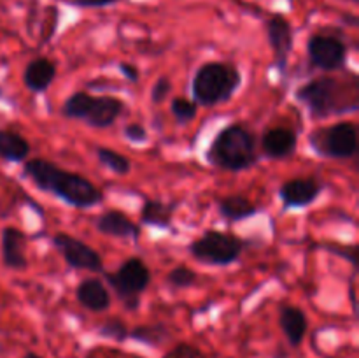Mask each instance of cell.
I'll list each match as a JSON object with an SVG mask.
<instances>
[{
  "instance_id": "cell-35",
  "label": "cell",
  "mask_w": 359,
  "mask_h": 358,
  "mask_svg": "<svg viewBox=\"0 0 359 358\" xmlns=\"http://www.w3.org/2000/svg\"><path fill=\"white\" fill-rule=\"evenodd\" d=\"M2 95H4V90H2V86H0V98H2Z\"/></svg>"
},
{
  "instance_id": "cell-10",
  "label": "cell",
  "mask_w": 359,
  "mask_h": 358,
  "mask_svg": "<svg viewBox=\"0 0 359 358\" xmlns=\"http://www.w3.org/2000/svg\"><path fill=\"white\" fill-rule=\"evenodd\" d=\"M51 244L62 255L70 269L88 270L93 274L104 272V260H102L100 253L81 239L74 237L67 232H56L51 237Z\"/></svg>"
},
{
  "instance_id": "cell-36",
  "label": "cell",
  "mask_w": 359,
  "mask_h": 358,
  "mask_svg": "<svg viewBox=\"0 0 359 358\" xmlns=\"http://www.w3.org/2000/svg\"><path fill=\"white\" fill-rule=\"evenodd\" d=\"M351 2H353V4H358V2H359V0H351Z\"/></svg>"
},
{
  "instance_id": "cell-26",
  "label": "cell",
  "mask_w": 359,
  "mask_h": 358,
  "mask_svg": "<svg viewBox=\"0 0 359 358\" xmlns=\"http://www.w3.org/2000/svg\"><path fill=\"white\" fill-rule=\"evenodd\" d=\"M130 329L126 323L119 318H109L98 326V336L105 337V339L116 340V343H125L128 339Z\"/></svg>"
},
{
  "instance_id": "cell-5",
  "label": "cell",
  "mask_w": 359,
  "mask_h": 358,
  "mask_svg": "<svg viewBox=\"0 0 359 358\" xmlns=\"http://www.w3.org/2000/svg\"><path fill=\"white\" fill-rule=\"evenodd\" d=\"M126 104L112 95H90L88 91H74L62 104L63 118L83 121L93 128H109L125 112Z\"/></svg>"
},
{
  "instance_id": "cell-3",
  "label": "cell",
  "mask_w": 359,
  "mask_h": 358,
  "mask_svg": "<svg viewBox=\"0 0 359 358\" xmlns=\"http://www.w3.org/2000/svg\"><path fill=\"white\" fill-rule=\"evenodd\" d=\"M205 160L221 171H249L259 160L255 135L248 126L231 123L216 133L205 153Z\"/></svg>"
},
{
  "instance_id": "cell-2",
  "label": "cell",
  "mask_w": 359,
  "mask_h": 358,
  "mask_svg": "<svg viewBox=\"0 0 359 358\" xmlns=\"http://www.w3.org/2000/svg\"><path fill=\"white\" fill-rule=\"evenodd\" d=\"M294 98L307 109L309 116L316 121L358 111V81L339 79L333 76H321L300 84Z\"/></svg>"
},
{
  "instance_id": "cell-14",
  "label": "cell",
  "mask_w": 359,
  "mask_h": 358,
  "mask_svg": "<svg viewBox=\"0 0 359 358\" xmlns=\"http://www.w3.org/2000/svg\"><path fill=\"white\" fill-rule=\"evenodd\" d=\"M298 135L286 126L269 128L262 137V151L270 160H284L297 153Z\"/></svg>"
},
{
  "instance_id": "cell-12",
  "label": "cell",
  "mask_w": 359,
  "mask_h": 358,
  "mask_svg": "<svg viewBox=\"0 0 359 358\" xmlns=\"http://www.w3.org/2000/svg\"><path fill=\"white\" fill-rule=\"evenodd\" d=\"M325 185L318 178L287 179L279 188V199L284 211L305 209L321 197Z\"/></svg>"
},
{
  "instance_id": "cell-6",
  "label": "cell",
  "mask_w": 359,
  "mask_h": 358,
  "mask_svg": "<svg viewBox=\"0 0 359 358\" xmlns=\"http://www.w3.org/2000/svg\"><path fill=\"white\" fill-rule=\"evenodd\" d=\"M245 249V241L230 232L209 228L188 244V253L203 265L226 267L237 262Z\"/></svg>"
},
{
  "instance_id": "cell-22",
  "label": "cell",
  "mask_w": 359,
  "mask_h": 358,
  "mask_svg": "<svg viewBox=\"0 0 359 358\" xmlns=\"http://www.w3.org/2000/svg\"><path fill=\"white\" fill-rule=\"evenodd\" d=\"M130 339L137 340L140 344H146V346L158 347L165 343L167 339H170V330L163 325V323H154V325H140L135 326L133 330H130L128 333Z\"/></svg>"
},
{
  "instance_id": "cell-30",
  "label": "cell",
  "mask_w": 359,
  "mask_h": 358,
  "mask_svg": "<svg viewBox=\"0 0 359 358\" xmlns=\"http://www.w3.org/2000/svg\"><path fill=\"white\" fill-rule=\"evenodd\" d=\"M67 6L79 7V9H104V7L116 6L121 0H60Z\"/></svg>"
},
{
  "instance_id": "cell-33",
  "label": "cell",
  "mask_w": 359,
  "mask_h": 358,
  "mask_svg": "<svg viewBox=\"0 0 359 358\" xmlns=\"http://www.w3.org/2000/svg\"><path fill=\"white\" fill-rule=\"evenodd\" d=\"M349 291H351V302H353V307H354V311H356V309H358V302H356V290H354V284H353V283H351Z\"/></svg>"
},
{
  "instance_id": "cell-25",
  "label": "cell",
  "mask_w": 359,
  "mask_h": 358,
  "mask_svg": "<svg viewBox=\"0 0 359 358\" xmlns=\"http://www.w3.org/2000/svg\"><path fill=\"white\" fill-rule=\"evenodd\" d=\"M198 281V274L186 265H177L167 274V283L174 290H186V288L195 286Z\"/></svg>"
},
{
  "instance_id": "cell-19",
  "label": "cell",
  "mask_w": 359,
  "mask_h": 358,
  "mask_svg": "<svg viewBox=\"0 0 359 358\" xmlns=\"http://www.w3.org/2000/svg\"><path fill=\"white\" fill-rule=\"evenodd\" d=\"M216 207L219 216L226 220L228 223H238V221H244L259 213V207L245 195H241V193L217 199Z\"/></svg>"
},
{
  "instance_id": "cell-13",
  "label": "cell",
  "mask_w": 359,
  "mask_h": 358,
  "mask_svg": "<svg viewBox=\"0 0 359 358\" xmlns=\"http://www.w3.org/2000/svg\"><path fill=\"white\" fill-rule=\"evenodd\" d=\"M95 228L100 234L109 235V237L116 239H130V241L137 242L142 235V228L137 225L135 221L130 220L125 213L118 209H109L104 211L100 216L95 220Z\"/></svg>"
},
{
  "instance_id": "cell-15",
  "label": "cell",
  "mask_w": 359,
  "mask_h": 358,
  "mask_svg": "<svg viewBox=\"0 0 359 358\" xmlns=\"http://www.w3.org/2000/svg\"><path fill=\"white\" fill-rule=\"evenodd\" d=\"M56 62L46 58V56H37V58L30 60L23 70V79L25 88L32 93H46L56 79Z\"/></svg>"
},
{
  "instance_id": "cell-7",
  "label": "cell",
  "mask_w": 359,
  "mask_h": 358,
  "mask_svg": "<svg viewBox=\"0 0 359 358\" xmlns=\"http://www.w3.org/2000/svg\"><path fill=\"white\" fill-rule=\"evenodd\" d=\"M104 276L125 309L137 311L140 307V297L151 284V270L142 258L130 256L114 272H105Z\"/></svg>"
},
{
  "instance_id": "cell-8",
  "label": "cell",
  "mask_w": 359,
  "mask_h": 358,
  "mask_svg": "<svg viewBox=\"0 0 359 358\" xmlns=\"http://www.w3.org/2000/svg\"><path fill=\"white\" fill-rule=\"evenodd\" d=\"M309 144L316 154L333 160H346L356 157L359 147L358 126L351 121H339L335 125L312 130Z\"/></svg>"
},
{
  "instance_id": "cell-27",
  "label": "cell",
  "mask_w": 359,
  "mask_h": 358,
  "mask_svg": "<svg viewBox=\"0 0 359 358\" xmlns=\"http://www.w3.org/2000/svg\"><path fill=\"white\" fill-rule=\"evenodd\" d=\"M319 249H325V251L332 253V255L340 256V258H346L347 262L353 263L354 269H358V246L356 244H339V242H328V244H319Z\"/></svg>"
},
{
  "instance_id": "cell-16",
  "label": "cell",
  "mask_w": 359,
  "mask_h": 358,
  "mask_svg": "<svg viewBox=\"0 0 359 358\" xmlns=\"http://www.w3.org/2000/svg\"><path fill=\"white\" fill-rule=\"evenodd\" d=\"M28 235L16 227H4L2 230V260L11 270H25L28 267L27 258Z\"/></svg>"
},
{
  "instance_id": "cell-23",
  "label": "cell",
  "mask_w": 359,
  "mask_h": 358,
  "mask_svg": "<svg viewBox=\"0 0 359 358\" xmlns=\"http://www.w3.org/2000/svg\"><path fill=\"white\" fill-rule=\"evenodd\" d=\"M98 161L104 165L105 168H109L111 172H114L116 175H128L132 172V161L128 157L118 153V151L111 150V147L98 146L95 150Z\"/></svg>"
},
{
  "instance_id": "cell-9",
  "label": "cell",
  "mask_w": 359,
  "mask_h": 358,
  "mask_svg": "<svg viewBox=\"0 0 359 358\" xmlns=\"http://www.w3.org/2000/svg\"><path fill=\"white\" fill-rule=\"evenodd\" d=\"M307 56L312 69L337 72L346 69L349 48L340 37L332 34H314L307 41Z\"/></svg>"
},
{
  "instance_id": "cell-29",
  "label": "cell",
  "mask_w": 359,
  "mask_h": 358,
  "mask_svg": "<svg viewBox=\"0 0 359 358\" xmlns=\"http://www.w3.org/2000/svg\"><path fill=\"white\" fill-rule=\"evenodd\" d=\"M123 137L133 144H144L149 139L146 126L140 125V123H128V125L123 126Z\"/></svg>"
},
{
  "instance_id": "cell-20",
  "label": "cell",
  "mask_w": 359,
  "mask_h": 358,
  "mask_svg": "<svg viewBox=\"0 0 359 358\" xmlns=\"http://www.w3.org/2000/svg\"><path fill=\"white\" fill-rule=\"evenodd\" d=\"M177 202H163V200L146 199L140 209V223L146 227L170 230Z\"/></svg>"
},
{
  "instance_id": "cell-17",
  "label": "cell",
  "mask_w": 359,
  "mask_h": 358,
  "mask_svg": "<svg viewBox=\"0 0 359 358\" xmlns=\"http://www.w3.org/2000/svg\"><path fill=\"white\" fill-rule=\"evenodd\" d=\"M79 305L93 312H104L111 307V291L98 277H86L76 286Z\"/></svg>"
},
{
  "instance_id": "cell-21",
  "label": "cell",
  "mask_w": 359,
  "mask_h": 358,
  "mask_svg": "<svg viewBox=\"0 0 359 358\" xmlns=\"http://www.w3.org/2000/svg\"><path fill=\"white\" fill-rule=\"evenodd\" d=\"M32 146L21 133L14 130H0V158L9 164H23L30 157Z\"/></svg>"
},
{
  "instance_id": "cell-31",
  "label": "cell",
  "mask_w": 359,
  "mask_h": 358,
  "mask_svg": "<svg viewBox=\"0 0 359 358\" xmlns=\"http://www.w3.org/2000/svg\"><path fill=\"white\" fill-rule=\"evenodd\" d=\"M165 358H203V354L198 347L191 346V344L181 343L177 344L174 350L168 351V353L165 354Z\"/></svg>"
},
{
  "instance_id": "cell-24",
  "label": "cell",
  "mask_w": 359,
  "mask_h": 358,
  "mask_svg": "<svg viewBox=\"0 0 359 358\" xmlns=\"http://www.w3.org/2000/svg\"><path fill=\"white\" fill-rule=\"evenodd\" d=\"M170 112L174 116L175 123L184 126L196 118V114H198V105L193 100H189V98L174 97L170 102Z\"/></svg>"
},
{
  "instance_id": "cell-32",
  "label": "cell",
  "mask_w": 359,
  "mask_h": 358,
  "mask_svg": "<svg viewBox=\"0 0 359 358\" xmlns=\"http://www.w3.org/2000/svg\"><path fill=\"white\" fill-rule=\"evenodd\" d=\"M118 70H119V74H121V76L128 81V83H139L140 81V70H139V67L133 65V63L119 62Z\"/></svg>"
},
{
  "instance_id": "cell-18",
  "label": "cell",
  "mask_w": 359,
  "mask_h": 358,
  "mask_svg": "<svg viewBox=\"0 0 359 358\" xmlns=\"http://www.w3.org/2000/svg\"><path fill=\"white\" fill-rule=\"evenodd\" d=\"M279 325L286 336L287 343L298 347L305 339L309 329L307 314L297 305H283L279 312Z\"/></svg>"
},
{
  "instance_id": "cell-34",
  "label": "cell",
  "mask_w": 359,
  "mask_h": 358,
  "mask_svg": "<svg viewBox=\"0 0 359 358\" xmlns=\"http://www.w3.org/2000/svg\"><path fill=\"white\" fill-rule=\"evenodd\" d=\"M23 358H42V357H41V354H37V353H32V351H30V353H27V354H25Z\"/></svg>"
},
{
  "instance_id": "cell-1",
  "label": "cell",
  "mask_w": 359,
  "mask_h": 358,
  "mask_svg": "<svg viewBox=\"0 0 359 358\" xmlns=\"http://www.w3.org/2000/svg\"><path fill=\"white\" fill-rule=\"evenodd\" d=\"M21 174L37 190L56 197L76 209H91L104 202V192L86 175L65 171L46 158L23 161Z\"/></svg>"
},
{
  "instance_id": "cell-28",
  "label": "cell",
  "mask_w": 359,
  "mask_h": 358,
  "mask_svg": "<svg viewBox=\"0 0 359 358\" xmlns=\"http://www.w3.org/2000/svg\"><path fill=\"white\" fill-rule=\"evenodd\" d=\"M170 93H172L170 79H168L167 76H161V77H158L156 83H154L153 88H151L149 98L154 105H160L167 100L168 95Z\"/></svg>"
},
{
  "instance_id": "cell-4",
  "label": "cell",
  "mask_w": 359,
  "mask_h": 358,
  "mask_svg": "<svg viewBox=\"0 0 359 358\" xmlns=\"http://www.w3.org/2000/svg\"><path fill=\"white\" fill-rule=\"evenodd\" d=\"M242 86V72L231 63L207 62L198 67L191 79L193 102L198 107L226 104Z\"/></svg>"
},
{
  "instance_id": "cell-11",
  "label": "cell",
  "mask_w": 359,
  "mask_h": 358,
  "mask_svg": "<svg viewBox=\"0 0 359 358\" xmlns=\"http://www.w3.org/2000/svg\"><path fill=\"white\" fill-rule=\"evenodd\" d=\"M266 37H269V44L272 48L273 67L279 70L280 76H284L294 48L293 25L283 14H272L266 20Z\"/></svg>"
}]
</instances>
